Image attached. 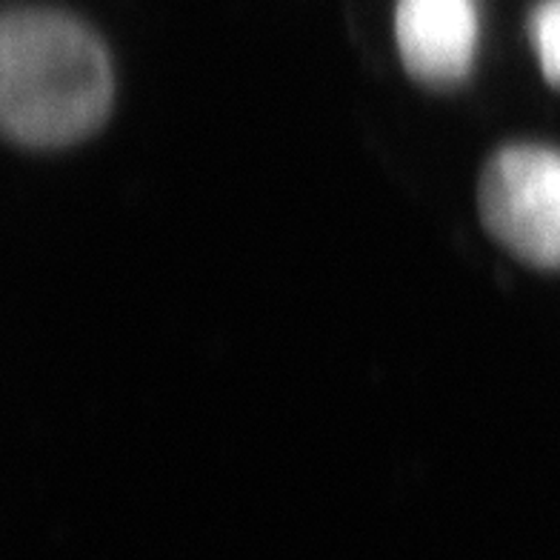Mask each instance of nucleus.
Instances as JSON below:
<instances>
[{
  "label": "nucleus",
  "instance_id": "nucleus-2",
  "mask_svg": "<svg viewBox=\"0 0 560 560\" xmlns=\"http://www.w3.org/2000/svg\"><path fill=\"white\" fill-rule=\"evenodd\" d=\"M478 207L512 255L538 269H560V152L501 149L480 175Z\"/></svg>",
  "mask_w": 560,
  "mask_h": 560
},
{
  "label": "nucleus",
  "instance_id": "nucleus-3",
  "mask_svg": "<svg viewBox=\"0 0 560 560\" xmlns=\"http://www.w3.org/2000/svg\"><path fill=\"white\" fill-rule=\"evenodd\" d=\"M395 37L406 72L427 86H452L472 72L480 18L475 0H398Z\"/></svg>",
  "mask_w": 560,
  "mask_h": 560
},
{
  "label": "nucleus",
  "instance_id": "nucleus-1",
  "mask_svg": "<svg viewBox=\"0 0 560 560\" xmlns=\"http://www.w3.org/2000/svg\"><path fill=\"white\" fill-rule=\"evenodd\" d=\"M112 63L97 35L55 9H21L0 30V120L23 147H69L104 124Z\"/></svg>",
  "mask_w": 560,
  "mask_h": 560
},
{
  "label": "nucleus",
  "instance_id": "nucleus-4",
  "mask_svg": "<svg viewBox=\"0 0 560 560\" xmlns=\"http://www.w3.org/2000/svg\"><path fill=\"white\" fill-rule=\"evenodd\" d=\"M529 35L546 81L560 86V0H540L532 12Z\"/></svg>",
  "mask_w": 560,
  "mask_h": 560
}]
</instances>
